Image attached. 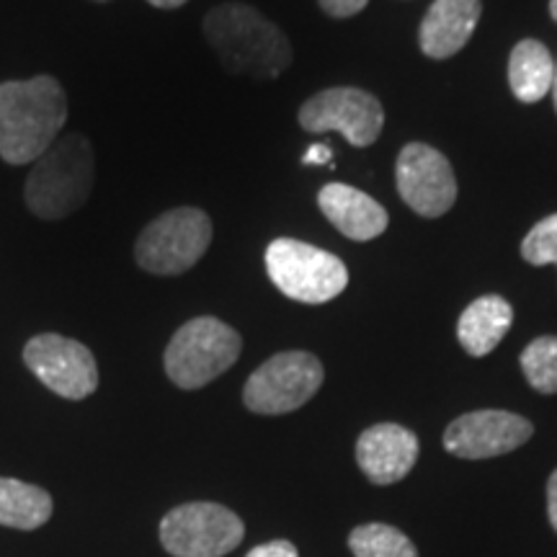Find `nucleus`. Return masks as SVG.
Instances as JSON below:
<instances>
[{"label": "nucleus", "mask_w": 557, "mask_h": 557, "mask_svg": "<svg viewBox=\"0 0 557 557\" xmlns=\"http://www.w3.org/2000/svg\"><path fill=\"white\" fill-rule=\"evenodd\" d=\"M513 323V310L504 297L485 295L470 302L459 315L457 338L470 357H487Z\"/></svg>", "instance_id": "16"}, {"label": "nucleus", "mask_w": 557, "mask_h": 557, "mask_svg": "<svg viewBox=\"0 0 557 557\" xmlns=\"http://www.w3.org/2000/svg\"><path fill=\"white\" fill-rule=\"evenodd\" d=\"M212 243V220L197 207L160 214L135 243L137 267L158 276H176L197 267Z\"/></svg>", "instance_id": "5"}, {"label": "nucleus", "mask_w": 557, "mask_h": 557, "mask_svg": "<svg viewBox=\"0 0 557 557\" xmlns=\"http://www.w3.org/2000/svg\"><path fill=\"white\" fill-rule=\"evenodd\" d=\"M323 364L310 351H282L256 369L243 387V403L259 416H284L315 398Z\"/></svg>", "instance_id": "7"}, {"label": "nucleus", "mask_w": 557, "mask_h": 557, "mask_svg": "<svg viewBox=\"0 0 557 557\" xmlns=\"http://www.w3.org/2000/svg\"><path fill=\"white\" fill-rule=\"evenodd\" d=\"M354 557H418V549L400 529L389 524H364L348 534Z\"/></svg>", "instance_id": "19"}, {"label": "nucleus", "mask_w": 557, "mask_h": 557, "mask_svg": "<svg viewBox=\"0 0 557 557\" xmlns=\"http://www.w3.org/2000/svg\"><path fill=\"white\" fill-rule=\"evenodd\" d=\"M302 163H305V165H333V150H331V145H323V143L312 145V148H310L308 152H305Z\"/></svg>", "instance_id": "24"}, {"label": "nucleus", "mask_w": 557, "mask_h": 557, "mask_svg": "<svg viewBox=\"0 0 557 557\" xmlns=\"http://www.w3.org/2000/svg\"><path fill=\"white\" fill-rule=\"evenodd\" d=\"M24 364L60 398L83 400L99 387V367L90 348L58 333L34 336L24 348Z\"/></svg>", "instance_id": "10"}, {"label": "nucleus", "mask_w": 557, "mask_h": 557, "mask_svg": "<svg viewBox=\"0 0 557 557\" xmlns=\"http://www.w3.org/2000/svg\"><path fill=\"white\" fill-rule=\"evenodd\" d=\"M52 517V496L39 485L0 478V527L34 532Z\"/></svg>", "instance_id": "18"}, {"label": "nucleus", "mask_w": 557, "mask_h": 557, "mask_svg": "<svg viewBox=\"0 0 557 557\" xmlns=\"http://www.w3.org/2000/svg\"><path fill=\"white\" fill-rule=\"evenodd\" d=\"M299 124L312 135L341 132L354 148H369L385 127V111L361 88H325L302 103Z\"/></svg>", "instance_id": "9"}, {"label": "nucleus", "mask_w": 557, "mask_h": 557, "mask_svg": "<svg viewBox=\"0 0 557 557\" xmlns=\"http://www.w3.org/2000/svg\"><path fill=\"white\" fill-rule=\"evenodd\" d=\"M555 60L542 41L521 39L508 58V86L524 103H537L553 94Z\"/></svg>", "instance_id": "17"}, {"label": "nucleus", "mask_w": 557, "mask_h": 557, "mask_svg": "<svg viewBox=\"0 0 557 557\" xmlns=\"http://www.w3.org/2000/svg\"><path fill=\"white\" fill-rule=\"evenodd\" d=\"M521 372L537 393H557V336L534 338L521 351Z\"/></svg>", "instance_id": "20"}, {"label": "nucleus", "mask_w": 557, "mask_h": 557, "mask_svg": "<svg viewBox=\"0 0 557 557\" xmlns=\"http://www.w3.org/2000/svg\"><path fill=\"white\" fill-rule=\"evenodd\" d=\"M318 3L333 18H351L367 9L369 0H318Z\"/></svg>", "instance_id": "22"}, {"label": "nucleus", "mask_w": 557, "mask_h": 557, "mask_svg": "<svg viewBox=\"0 0 557 557\" xmlns=\"http://www.w3.org/2000/svg\"><path fill=\"white\" fill-rule=\"evenodd\" d=\"M205 37L233 75L274 81L292 65L287 34L246 3H225L209 11Z\"/></svg>", "instance_id": "2"}, {"label": "nucleus", "mask_w": 557, "mask_h": 557, "mask_svg": "<svg viewBox=\"0 0 557 557\" xmlns=\"http://www.w3.org/2000/svg\"><path fill=\"white\" fill-rule=\"evenodd\" d=\"M549 16L557 21V0H549Z\"/></svg>", "instance_id": "28"}, {"label": "nucleus", "mask_w": 557, "mask_h": 557, "mask_svg": "<svg viewBox=\"0 0 557 557\" xmlns=\"http://www.w3.org/2000/svg\"><path fill=\"white\" fill-rule=\"evenodd\" d=\"M246 537V527L220 504H184L160 521V542L173 557H222Z\"/></svg>", "instance_id": "8"}, {"label": "nucleus", "mask_w": 557, "mask_h": 557, "mask_svg": "<svg viewBox=\"0 0 557 557\" xmlns=\"http://www.w3.org/2000/svg\"><path fill=\"white\" fill-rule=\"evenodd\" d=\"M67 122V96L52 75L0 83V158L29 165L60 139Z\"/></svg>", "instance_id": "1"}, {"label": "nucleus", "mask_w": 557, "mask_h": 557, "mask_svg": "<svg viewBox=\"0 0 557 557\" xmlns=\"http://www.w3.org/2000/svg\"><path fill=\"white\" fill-rule=\"evenodd\" d=\"M320 212L348 240H374L387 230V212L380 201L348 184H329L318 194Z\"/></svg>", "instance_id": "15"}, {"label": "nucleus", "mask_w": 557, "mask_h": 557, "mask_svg": "<svg viewBox=\"0 0 557 557\" xmlns=\"http://www.w3.org/2000/svg\"><path fill=\"white\" fill-rule=\"evenodd\" d=\"M395 181L403 201L426 220L447 214L457 201L455 171L449 160L431 145H406L395 165Z\"/></svg>", "instance_id": "11"}, {"label": "nucleus", "mask_w": 557, "mask_h": 557, "mask_svg": "<svg viewBox=\"0 0 557 557\" xmlns=\"http://www.w3.org/2000/svg\"><path fill=\"white\" fill-rule=\"evenodd\" d=\"M243 351V338L218 318H194L165 348V374L181 389H199L225 374Z\"/></svg>", "instance_id": "4"}, {"label": "nucleus", "mask_w": 557, "mask_h": 557, "mask_svg": "<svg viewBox=\"0 0 557 557\" xmlns=\"http://www.w3.org/2000/svg\"><path fill=\"white\" fill-rule=\"evenodd\" d=\"M246 557H299V553L292 542L274 540V542H267V545L253 547Z\"/></svg>", "instance_id": "23"}, {"label": "nucleus", "mask_w": 557, "mask_h": 557, "mask_svg": "<svg viewBox=\"0 0 557 557\" xmlns=\"http://www.w3.org/2000/svg\"><path fill=\"white\" fill-rule=\"evenodd\" d=\"M267 271L284 297L305 305L331 302L348 284L338 256L292 238H278L267 248Z\"/></svg>", "instance_id": "6"}, {"label": "nucleus", "mask_w": 557, "mask_h": 557, "mask_svg": "<svg viewBox=\"0 0 557 557\" xmlns=\"http://www.w3.org/2000/svg\"><path fill=\"white\" fill-rule=\"evenodd\" d=\"M483 13L480 0H434L418 29L421 52L431 60H447L468 45Z\"/></svg>", "instance_id": "14"}, {"label": "nucleus", "mask_w": 557, "mask_h": 557, "mask_svg": "<svg viewBox=\"0 0 557 557\" xmlns=\"http://www.w3.org/2000/svg\"><path fill=\"white\" fill-rule=\"evenodd\" d=\"M418 438L398 423L369 426L357 442V462L374 485H393L413 470Z\"/></svg>", "instance_id": "13"}, {"label": "nucleus", "mask_w": 557, "mask_h": 557, "mask_svg": "<svg viewBox=\"0 0 557 557\" xmlns=\"http://www.w3.org/2000/svg\"><path fill=\"white\" fill-rule=\"evenodd\" d=\"M150 5H156V9H165V11H171V9H181V5L184 3H189V0H148Z\"/></svg>", "instance_id": "26"}, {"label": "nucleus", "mask_w": 557, "mask_h": 557, "mask_svg": "<svg viewBox=\"0 0 557 557\" xmlns=\"http://www.w3.org/2000/svg\"><path fill=\"white\" fill-rule=\"evenodd\" d=\"M521 256L532 267H557V214L537 222L521 243Z\"/></svg>", "instance_id": "21"}, {"label": "nucleus", "mask_w": 557, "mask_h": 557, "mask_svg": "<svg viewBox=\"0 0 557 557\" xmlns=\"http://www.w3.org/2000/svg\"><path fill=\"white\" fill-rule=\"evenodd\" d=\"M96 3H107V0H96Z\"/></svg>", "instance_id": "29"}, {"label": "nucleus", "mask_w": 557, "mask_h": 557, "mask_svg": "<svg viewBox=\"0 0 557 557\" xmlns=\"http://www.w3.org/2000/svg\"><path fill=\"white\" fill-rule=\"evenodd\" d=\"M96 181V152L86 135L60 137L26 178L24 199L39 220H65L86 205Z\"/></svg>", "instance_id": "3"}, {"label": "nucleus", "mask_w": 557, "mask_h": 557, "mask_svg": "<svg viewBox=\"0 0 557 557\" xmlns=\"http://www.w3.org/2000/svg\"><path fill=\"white\" fill-rule=\"evenodd\" d=\"M534 434L532 421L508 410H472L444 431V447L462 459L500 457L519 449Z\"/></svg>", "instance_id": "12"}, {"label": "nucleus", "mask_w": 557, "mask_h": 557, "mask_svg": "<svg viewBox=\"0 0 557 557\" xmlns=\"http://www.w3.org/2000/svg\"><path fill=\"white\" fill-rule=\"evenodd\" d=\"M547 513H549V524L557 532V470L549 475L547 483Z\"/></svg>", "instance_id": "25"}, {"label": "nucleus", "mask_w": 557, "mask_h": 557, "mask_svg": "<svg viewBox=\"0 0 557 557\" xmlns=\"http://www.w3.org/2000/svg\"><path fill=\"white\" fill-rule=\"evenodd\" d=\"M553 101H555V111H557V65H555V83H553Z\"/></svg>", "instance_id": "27"}]
</instances>
